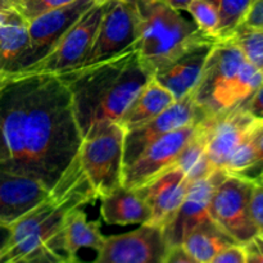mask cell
I'll use <instances>...</instances> for the list:
<instances>
[{
    "label": "cell",
    "mask_w": 263,
    "mask_h": 263,
    "mask_svg": "<svg viewBox=\"0 0 263 263\" xmlns=\"http://www.w3.org/2000/svg\"><path fill=\"white\" fill-rule=\"evenodd\" d=\"M0 127L9 158L0 168L53 192L77 159L82 135L71 95L58 76L22 73L0 89Z\"/></svg>",
    "instance_id": "6da1fadb"
},
{
    "label": "cell",
    "mask_w": 263,
    "mask_h": 263,
    "mask_svg": "<svg viewBox=\"0 0 263 263\" xmlns=\"http://www.w3.org/2000/svg\"><path fill=\"white\" fill-rule=\"evenodd\" d=\"M57 76L71 95L82 139L118 122L141 89L153 79L134 45L107 61Z\"/></svg>",
    "instance_id": "7a4b0ae2"
},
{
    "label": "cell",
    "mask_w": 263,
    "mask_h": 263,
    "mask_svg": "<svg viewBox=\"0 0 263 263\" xmlns=\"http://www.w3.org/2000/svg\"><path fill=\"white\" fill-rule=\"evenodd\" d=\"M138 35L134 44L143 66L156 72L181 55L187 48L205 39L194 22H190L164 0H135ZM216 40V39H215Z\"/></svg>",
    "instance_id": "3957f363"
},
{
    "label": "cell",
    "mask_w": 263,
    "mask_h": 263,
    "mask_svg": "<svg viewBox=\"0 0 263 263\" xmlns=\"http://www.w3.org/2000/svg\"><path fill=\"white\" fill-rule=\"evenodd\" d=\"M126 130L118 122L104 126L82 140L77 161L98 199L122 186Z\"/></svg>",
    "instance_id": "277c9868"
},
{
    "label": "cell",
    "mask_w": 263,
    "mask_h": 263,
    "mask_svg": "<svg viewBox=\"0 0 263 263\" xmlns=\"http://www.w3.org/2000/svg\"><path fill=\"white\" fill-rule=\"evenodd\" d=\"M254 181L241 175L226 174L213 190L211 218L238 244H247L258 235L251 216Z\"/></svg>",
    "instance_id": "5b68a950"
},
{
    "label": "cell",
    "mask_w": 263,
    "mask_h": 263,
    "mask_svg": "<svg viewBox=\"0 0 263 263\" xmlns=\"http://www.w3.org/2000/svg\"><path fill=\"white\" fill-rule=\"evenodd\" d=\"M244 62L246 57L233 39L215 44L199 82L193 90L195 103L205 117L221 113L226 91Z\"/></svg>",
    "instance_id": "8992f818"
},
{
    "label": "cell",
    "mask_w": 263,
    "mask_h": 263,
    "mask_svg": "<svg viewBox=\"0 0 263 263\" xmlns=\"http://www.w3.org/2000/svg\"><path fill=\"white\" fill-rule=\"evenodd\" d=\"M138 9L135 0H110L105 4L97 36L82 67L92 66L123 53L135 44Z\"/></svg>",
    "instance_id": "52a82bcc"
},
{
    "label": "cell",
    "mask_w": 263,
    "mask_h": 263,
    "mask_svg": "<svg viewBox=\"0 0 263 263\" xmlns=\"http://www.w3.org/2000/svg\"><path fill=\"white\" fill-rule=\"evenodd\" d=\"M107 3H95L59 40L55 48L25 73L62 74L79 68L97 36ZM22 74V73H21Z\"/></svg>",
    "instance_id": "ba28073f"
},
{
    "label": "cell",
    "mask_w": 263,
    "mask_h": 263,
    "mask_svg": "<svg viewBox=\"0 0 263 263\" xmlns=\"http://www.w3.org/2000/svg\"><path fill=\"white\" fill-rule=\"evenodd\" d=\"M94 4L95 0H74L27 22L28 49L17 74L25 73L43 61L64 33Z\"/></svg>",
    "instance_id": "9c48e42d"
},
{
    "label": "cell",
    "mask_w": 263,
    "mask_h": 263,
    "mask_svg": "<svg viewBox=\"0 0 263 263\" xmlns=\"http://www.w3.org/2000/svg\"><path fill=\"white\" fill-rule=\"evenodd\" d=\"M256 123L257 120L247 112L243 104L208 116L198 122L207 156L216 170H223L229 157L248 138Z\"/></svg>",
    "instance_id": "30bf717a"
},
{
    "label": "cell",
    "mask_w": 263,
    "mask_h": 263,
    "mask_svg": "<svg viewBox=\"0 0 263 263\" xmlns=\"http://www.w3.org/2000/svg\"><path fill=\"white\" fill-rule=\"evenodd\" d=\"M197 125L192 123L171 131L146 146L133 163L123 167L122 186L138 189L174 166L179 154L195 135Z\"/></svg>",
    "instance_id": "8fae6325"
},
{
    "label": "cell",
    "mask_w": 263,
    "mask_h": 263,
    "mask_svg": "<svg viewBox=\"0 0 263 263\" xmlns=\"http://www.w3.org/2000/svg\"><path fill=\"white\" fill-rule=\"evenodd\" d=\"M204 117V113L195 103L192 91L186 97L176 100L153 120L126 131L123 141V167L133 163L146 146L161 136L184 126L198 123Z\"/></svg>",
    "instance_id": "7c38bea8"
},
{
    "label": "cell",
    "mask_w": 263,
    "mask_h": 263,
    "mask_svg": "<svg viewBox=\"0 0 263 263\" xmlns=\"http://www.w3.org/2000/svg\"><path fill=\"white\" fill-rule=\"evenodd\" d=\"M166 251L162 229L140 225L128 233L105 236L95 259L89 263H162Z\"/></svg>",
    "instance_id": "4fadbf2b"
},
{
    "label": "cell",
    "mask_w": 263,
    "mask_h": 263,
    "mask_svg": "<svg viewBox=\"0 0 263 263\" xmlns=\"http://www.w3.org/2000/svg\"><path fill=\"white\" fill-rule=\"evenodd\" d=\"M228 172L223 170H216L210 177L198 180L190 184L187 194L182 200L177 212L163 228V236L167 248L181 246L184 239L194 230L197 226L210 220V204L213 190Z\"/></svg>",
    "instance_id": "5bb4252c"
},
{
    "label": "cell",
    "mask_w": 263,
    "mask_h": 263,
    "mask_svg": "<svg viewBox=\"0 0 263 263\" xmlns=\"http://www.w3.org/2000/svg\"><path fill=\"white\" fill-rule=\"evenodd\" d=\"M192 182L186 175L174 164L143 186L134 189L144 199L151 211L148 225L163 230L185 199Z\"/></svg>",
    "instance_id": "9a60e30c"
},
{
    "label": "cell",
    "mask_w": 263,
    "mask_h": 263,
    "mask_svg": "<svg viewBox=\"0 0 263 263\" xmlns=\"http://www.w3.org/2000/svg\"><path fill=\"white\" fill-rule=\"evenodd\" d=\"M215 39H205L187 48L181 55L156 72L153 79L166 87L176 100L186 97L197 87Z\"/></svg>",
    "instance_id": "2e32d148"
},
{
    "label": "cell",
    "mask_w": 263,
    "mask_h": 263,
    "mask_svg": "<svg viewBox=\"0 0 263 263\" xmlns=\"http://www.w3.org/2000/svg\"><path fill=\"white\" fill-rule=\"evenodd\" d=\"M49 195L40 182L0 168V223L13 225Z\"/></svg>",
    "instance_id": "e0dca14e"
},
{
    "label": "cell",
    "mask_w": 263,
    "mask_h": 263,
    "mask_svg": "<svg viewBox=\"0 0 263 263\" xmlns=\"http://www.w3.org/2000/svg\"><path fill=\"white\" fill-rule=\"evenodd\" d=\"M28 49L27 21L10 9L0 33V79L8 81L20 72Z\"/></svg>",
    "instance_id": "ac0fdd59"
},
{
    "label": "cell",
    "mask_w": 263,
    "mask_h": 263,
    "mask_svg": "<svg viewBox=\"0 0 263 263\" xmlns=\"http://www.w3.org/2000/svg\"><path fill=\"white\" fill-rule=\"evenodd\" d=\"M100 215L108 225H148L151 211L134 189L120 186L100 198Z\"/></svg>",
    "instance_id": "d6986e66"
},
{
    "label": "cell",
    "mask_w": 263,
    "mask_h": 263,
    "mask_svg": "<svg viewBox=\"0 0 263 263\" xmlns=\"http://www.w3.org/2000/svg\"><path fill=\"white\" fill-rule=\"evenodd\" d=\"M105 236L100 230V221H89L84 208H72L64 218L63 252L69 261L77 259L81 249L100 251Z\"/></svg>",
    "instance_id": "ffe728a7"
},
{
    "label": "cell",
    "mask_w": 263,
    "mask_h": 263,
    "mask_svg": "<svg viewBox=\"0 0 263 263\" xmlns=\"http://www.w3.org/2000/svg\"><path fill=\"white\" fill-rule=\"evenodd\" d=\"M175 102L176 99L174 95L159 82L152 79L126 109L118 123L126 131L133 130L161 115Z\"/></svg>",
    "instance_id": "44dd1931"
},
{
    "label": "cell",
    "mask_w": 263,
    "mask_h": 263,
    "mask_svg": "<svg viewBox=\"0 0 263 263\" xmlns=\"http://www.w3.org/2000/svg\"><path fill=\"white\" fill-rule=\"evenodd\" d=\"M238 244L212 218L194 229L182 241L181 247L199 263H208L228 247Z\"/></svg>",
    "instance_id": "7402d4cb"
},
{
    "label": "cell",
    "mask_w": 263,
    "mask_h": 263,
    "mask_svg": "<svg viewBox=\"0 0 263 263\" xmlns=\"http://www.w3.org/2000/svg\"><path fill=\"white\" fill-rule=\"evenodd\" d=\"M175 166L179 167L186 175L190 182L207 179L216 171L207 156L205 141L198 130V125L195 135L179 154Z\"/></svg>",
    "instance_id": "603a6c76"
},
{
    "label": "cell",
    "mask_w": 263,
    "mask_h": 263,
    "mask_svg": "<svg viewBox=\"0 0 263 263\" xmlns=\"http://www.w3.org/2000/svg\"><path fill=\"white\" fill-rule=\"evenodd\" d=\"M215 5L218 14L216 37L218 41L230 39L240 26L252 0H208Z\"/></svg>",
    "instance_id": "cb8c5ba5"
},
{
    "label": "cell",
    "mask_w": 263,
    "mask_h": 263,
    "mask_svg": "<svg viewBox=\"0 0 263 263\" xmlns=\"http://www.w3.org/2000/svg\"><path fill=\"white\" fill-rule=\"evenodd\" d=\"M230 39L240 48L247 61L263 71V28L238 27Z\"/></svg>",
    "instance_id": "d4e9b609"
},
{
    "label": "cell",
    "mask_w": 263,
    "mask_h": 263,
    "mask_svg": "<svg viewBox=\"0 0 263 263\" xmlns=\"http://www.w3.org/2000/svg\"><path fill=\"white\" fill-rule=\"evenodd\" d=\"M252 134L253 130L251 131L248 138L231 153L223 166V171L231 175H244L258 164V154Z\"/></svg>",
    "instance_id": "484cf974"
},
{
    "label": "cell",
    "mask_w": 263,
    "mask_h": 263,
    "mask_svg": "<svg viewBox=\"0 0 263 263\" xmlns=\"http://www.w3.org/2000/svg\"><path fill=\"white\" fill-rule=\"evenodd\" d=\"M186 12H189L194 18L198 30L202 31L205 36L217 40L216 31L218 26V14L212 3L208 0H192Z\"/></svg>",
    "instance_id": "4316f807"
},
{
    "label": "cell",
    "mask_w": 263,
    "mask_h": 263,
    "mask_svg": "<svg viewBox=\"0 0 263 263\" xmlns=\"http://www.w3.org/2000/svg\"><path fill=\"white\" fill-rule=\"evenodd\" d=\"M74 0H12L13 8L25 18L27 22L35 20L39 15L45 14L50 10L69 4Z\"/></svg>",
    "instance_id": "83f0119b"
},
{
    "label": "cell",
    "mask_w": 263,
    "mask_h": 263,
    "mask_svg": "<svg viewBox=\"0 0 263 263\" xmlns=\"http://www.w3.org/2000/svg\"><path fill=\"white\" fill-rule=\"evenodd\" d=\"M251 216L258 235L263 236V182L254 181L251 197Z\"/></svg>",
    "instance_id": "f1b7e54d"
},
{
    "label": "cell",
    "mask_w": 263,
    "mask_h": 263,
    "mask_svg": "<svg viewBox=\"0 0 263 263\" xmlns=\"http://www.w3.org/2000/svg\"><path fill=\"white\" fill-rule=\"evenodd\" d=\"M239 27L263 28V0H252Z\"/></svg>",
    "instance_id": "f546056e"
},
{
    "label": "cell",
    "mask_w": 263,
    "mask_h": 263,
    "mask_svg": "<svg viewBox=\"0 0 263 263\" xmlns=\"http://www.w3.org/2000/svg\"><path fill=\"white\" fill-rule=\"evenodd\" d=\"M208 263H247L246 251L241 244H234L216 254Z\"/></svg>",
    "instance_id": "4dcf8cb0"
},
{
    "label": "cell",
    "mask_w": 263,
    "mask_h": 263,
    "mask_svg": "<svg viewBox=\"0 0 263 263\" xmlns=\"http://www.w3.org/2000/svg\"><path fill=\"white\" fill-rule=\"evenodd\" d=\"M247 112L257 121H263V85L243 103Z\"/></svg>",
    "instance_id": "1f68e13d"
},
{
    "label": "cell",
    "mask_w": 263,
    "mask_h": 263,
    "mask_svg": "<svg viewBox=\"0 0 263 263\" xmlns=\"http://www.w3.org/2000/svg\"><path fill=\"white\" fill-rule=\"evenodd\" d=\"M243 247L247 263H263V238L261 235H257Z\"/></svg>",
    "instance_id": "d6a6232c"
},
{
    "label": "cell",
    "mask_w": 263,
    "mask_h": 263,
    "mask_svg": "<svg viewBox=\"0 0 263 263\" xmlns=\"http://www.w3.org/2000/svg\"><path fill=\"white\" fill-rule=\"evenodd\" d=\"M162 263H199L195 261L189 253H186L181 246L170 247L167 248L166 254L163 257Z\"/></svg>",
    "instance_id": "836d02e7"
},
{
    "label": "cell",
    "mask_w": 263,
    "mask_h": 263,
    "mask_svg": "<svg viewBox=\"0 0 263 263\" xmlns=\"http://www.w3.org/2000/svg\"><path fill=\"white\" fill-rule=\"evenodd\" d=\"M252 135L258 154V164H261L263 163V121H257Z\"/></svg>",
    "instance_id": "e575fe53"
},
{
    "label": "cell",
    "mask_w": 263,
    "mask_h": 263,
    "mask_svg": "<svg viewBox=\"0 0 263 263\" xmlns=\"http://www.w3.org/2000/svg\"><path fill=\"white\" fill-rule=\"evenodd\" d=\"M66 256L59 253H53V254H46V256L40 257V258L35 259V261H31L28 263H71Z\"/></svg>",
    "instance_id": "d590c367"
},
{
    "label": "cell",
    "mask_w": 263,
    "mask_h": 263,
    "mask_svg": "<svg viewBox=\"0 0 263 263\" xmlns=\"http://www.w3.org/2000/svg\"><path fill=\"white\" fill-rule=\"evenodd\" d=\"M10 236H12V225L0 223V253H2V252L4 251L5 247H7Z\"/></svg>",
    "instance_id": "8d00e7d4"
},
{
    "label": "cell",
    "mask_w": 263,
    "mask_h": 263,
    "mask_svg": "<svg viewBox=\"0 0 263 263\" xmlns=\"http://www.w3.org/2000/svg\"><path fill=\"white\" fill-rule=\"evenodd\" d=\"M247 174H249L248 179L253 180V181H258V182H263V163L261 164H257L256 167H253L252 170H249ZM244 174V175H247ZM244 175H241V176H244Z\"/></svg>",
    "instance_id": "74e56055"
},
{
    "label": "cell",
    "mask_w": 263,
    "mask_h": 263,
    "mask_svg": "<svg viewBox=\"0 0 263 263\" xmlns=\"http://www.w3.org/2000/svg\"><path fill=\"white\" fill-rule=\"evenodd\" d=\"M8 158H9V152H8L7 143H5L2 127H0V163H2V162L8 161Z\"/></svg>",
    "instance_id": "f35d334b"
},
{
    "label": "cell",
    "mask_w": 263,
    "mask_h": 263,
    "mask_svg": "<svg viewBox=\"0 0 263 263\" xmlns=\"http://www.w3.org/2000/svg\"><path fill=\"white\" fill-rule=\"evenodd\" d=\"M164 2L176 10H186L192 0H164Z\"/></svg>",
    "instance_id": "ab89813d"
},
{
    "label": "cell",
    "mask_w": 263,
    "mask_h": 263,
    "mask_svg": "<svg viewBox=\"0 0 263 263\" xmlns=\"http://www.w3.org/2000/svg\"><path fill=\"white\" fill-rule=\"evenodd\" d=\"M10 9H14L12 0H0V13L7 12V10Z\"/></svg>",
    "instance_id": "60d3db41"
},
{
    "label": "cell",
    "mask_w": 263,
    "mask_h": 263,
    "mask_svg": "<svg viewBox=\"0 0 263 263\" xmlns=\"http://www.w3.org/2000/svg\"><path fill=\"white\" fill-rule=\"evenodd\" d=\"M9 10H7V12H3L0 13V33H2V30H3V26H4V22H5V18H7V14Z\"/></svg>",
    "instance_id": "b9f144b4"
},
{
    "label": "cell",
    "mask_w": 263,
    "mask_h": 263,
    "mask_svg": "<svg viewBox=\"0 0 263 263\" xmlns=\"http://www.w3.org/2000/svg\"><path fill=\"white\" fill-rule=\"evenodd\" d=\"M110 0H95V3H99V4H103V3H108Z\"/></svg>",
    "instance_id": "7bdbcfd3"
},
{
    "label": "cell",
    "mask_w": 263,
    "mask_h": 263,
    "mask_svg": "<svg viewBox=\"0 0 263 263\" xmlns=\"http://www.w3.org/2000/svg\"><path fill=\"white\" fill-rule=\"evenodd\" d=\"M5 82H7V81H5V80H2V79H0V89H2L3 85H4Z\"/></svg>",
    "instance_id": "ee69618b"
},
{
    "label": "cell",
    "mask_w": 263,
    "mask_h": 263,
    "mask_svg": "<svg viewBox=\"0 0 263 263\" xmlns=\"http://www.w3.org/2000/svg\"><path fill=\"white\" fill-rule=\"evenodd\" d=\"M71 263H86V262H81L79 258H77V259H73Z\"/></svg>",
    "instance_id": "f6af8a7d"
},
{
    "label": "cell",
    "mask_w": 263,
    "mask_h": 263,
    "mask_svg": "<svg viewBox=\"0 0 263 263\" xmlns=\"http://www.w3.org/2000/svg\"><path fill=\"white\" fill-rule=\"evenodd\" d=\"M262 238H263V236H262Z\"/></svg>",
    "instance_id": "bcb514c9"
}]
</instances>
